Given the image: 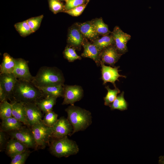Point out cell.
<instances>
[{
  "label": "cell",
  "instance_id": "obj_1",
  "mask_svg": "<svg viewBox=\"0 0 164 164\" xmlns=\"http://www.w3.org/2000/svg\"><path fill=\"white\" fill-rule=\"evenodd\" d=\"M44 96L41 90L31 82L18 79L13 92L12 101L22 104L36 103Z\"/></svg>",
  "mask_w": 164,
  "mask_h": 164
},
{
  "label": "cell",
  "instance_id": "obj_2",
  "mask_svg": "<svg viewBox=\"0 0 164 164\" xmlns=\"http://www.w3.org/2000/svg\"><path fill=\"white\" fill-rule=\"evenodd\" d=\"M65 79L62 72L56 67H41L31 82L37 87L64 85Z\"/></svg>",
  "mask_w": 164,
  "mask_h": 164
},
{
  "label": "cell",
  "instance_id": "obj_3",
  "mask_svg": "<svg viewBox=\"0 0 164 164\" xmlns=\"http://www.w3.org/2000/svg\"><path fill=\"white\" fill-rule=\"evenodd\" d=\"M65 111L67 118L73 127L72 135L85 130L92 123L91 114L89 111L74 105H70Z\"/></svg>",
  "mask_w": 164,
  "mask_h": 164
},
{
  "label": "cell",
  "instance_id": "obj_4",
  "mask_svg": "<svg viewBox=\"0 0 164 164\" xmlns=\"http://www.w3.org/2000/svg\"><path fill=\"white\" fill-rule=\"evenodd\" d=\"M49 145L50 153L58 158L67 157L76 154L79 151L76 142L69 139L67 136L54 139Z\"/></svg>",
  "mask_w": 164,
  "mask_h": 164
},
{
  "label": "cell",
  "instance_id": "obj_5",
  "mask_svg": "<svg viewBox=\"0 0 164 164\" xmlns=\"http://www.w3.org/2000/svg\"><path fill=\"white\" fill-rule=\"evenodd\" d=\"M31 128L37 149H43L47 145H49L52 137L51 127L47 126L42 121Z\"/></svg>",
  "mask_w": 164,
  "mask_h": 164
},
{
  "label": "cell",
  "instance_id": "obj_6",
  "mask_svg": "<svg viewBox=\"0 0 164 164\" xmlns=\"http://www.w3.org/2000/svg\"><path fill=\"white\" fill-rule=\"evenodd\" d=\"M8 132L11 138L17 139L28 149H37L31 129L23 126L19 129Z\"/></svg>",
  "mask_w": 164,
  "mask_h": 164
},
{
  "label": "cell",
  "instance_id": "obj_7",
  "mask_svg": "<svg viewBox=\"0 0 164 164\" xmlns=\"http://www.w3.org/2000/svg\"><path fill=\"white\" fill-rule=\"evenodd\" d=\"M52 137L53 139H59L72 135L73 127L67 118L61 117L51 127Z\"/></svg>",
  "mask_w": 164,
  "mask_h": 164
},
{
  "label": "cell",
  "instance_id": "obj_8",
  "mask_svg": "<svg viewBox=\"0 0 164 164\" xmlns=\"http://www.w3.org/2000/svg\"><path fill=\"white\" fill-rule=\"evenodd\" d=\"M111 35L113 39L114 45L118 51L122 55L127 53L128 51L127 44L131 38V36L124 32L117 26L114 27Z\"/></svg>",
  "mask_w": 164,
  "mask_h": 164
},
{
  "label": "cell",
  "instance_id": "obj_9",
  "mask_svg": "<svg viewBox=\"0 0 164 164\" xmlns=\"http://www.w3.org/2000/svg\"><path fill=\"white\" fill-rule=\"evenodd\" d=\"M83 95V91L78 85H66L64 87V100L63 105H74L76 102L80 101Z\"/></svg>",
  "mask_w": 164,
  "mask_h": 164
},
{
  "label": "cell",
  "instance_id": "obj_10",
  "mask_svg": "<svg viewBox=\"0 0 164 164\" xmlns=\"http://www.w3.org/2000/svg\"><path fill=\"white\" fill-rule=\"evenodd\" d=\"M23 104L25 110L27 126L31 127L42 121L43 114L36 103Z\"/></svg>",
  "mask_w": 164,
  "mask_h": 164
},
{
  "label": "cell",
  "instance_id": "obj_11",
  "mask_svg": "<svg viewBox=\"0 0 164 164\" xmlns=\"http://www.w3.org/2000/svg\"><path fill=\"white\" fill-rule=\"evenodd\" d=\"M101 78L104 84L107 82H110L115 87H116L115 82L116 81H119V77H126V76L121 75L119 73V66L113 67L110 66H106L104 63H101Z\"/></svg>",
  "mask_w": 164,
  "mask_h": 164
},
{
  "label": "cell",
  "instance_id": "obj_12",
  "mask_svg": "<svg viewBox=\"0 0 164 164\" xmlns=\"http://www.w3.org/2000/svg\"><path fill=\"white\" fill-rule=\"evenodd\" d=\"M0 85L5 91L7 99H13L14 88L18 80L13 73L0 74Z\"/></svg>",
  "mask_w": 164,
  "mask_h": 164
},
{
  "label": "cell",
  "instance_id": "obj_13",
  "mask_svg": "<svg viewBox=\"0 0 164 164\" xmlns=\"http://www.w3.org/2000/svg\"><path fill=\"white\" fill-rule=\"evenodd\" d=\"M13 73L19 80L31 82L33 78L29 69L27 62L22 58L17 59Z\"/></svg>",
  "mask_w": 164,
  "mask_h": 164
},
{
  "label": "cell",
  "instance_id": "obj_14",
  "mask_svg": "<svg viewBox=\"0 0 164 164\" xmlns=\"http://www.w3.org/2000/svg\"><path fill=\"white\" fill-rule=\"evenodd\" d=\"M122 55L118 51L114 45H111L101 51V63L114 67Z\"/></svg>",
  "mask_w": 164,
  "mask_h": 164
},
{
  "label": "cell",
  "instance_id": "obj_15",
  "mask_svg": "<svg viewBox=\"0 0 164 164\" xmlns=\"http://www.w3.org/2000/svg\"><path fill=\"white\" fill-rule=\"evenodd\" d=\"M82 45L84 50L81 56L92 59L97 65H101L100 54L101 51L93 43L91 44L89 42L84 43L83 42Z\"/></svg>",
  "mask_w": 164,
  "mask_h": 164
},
{
  "label": "cell",
  "instance_id": "obj_16",
  "mask_svg": "<svg viewBox=\"0 0 164 164\" xmlns=\"http://www.w3.org/2000/svg\"><path fill=\"white\" fill-rule=\"evenodd\" d=\"M28 149L26 145L12 138L7 142L5 148L6 153L11 158Z\"/></svg>",
  "mask_w": 164,
  "mask_h": 164
},
{
  "label": "cell",
  "instance_id": "obj_17",
  "mask_svg": "<svg viewBox=\"0 0 164 164\" xmlns=\"http://www.w3.org/2000/svg\"><path fill=\"white\" fill-rule=\"evenodd\" d=\"M12 116L27 126L25 108L23 104L15 101H11Z\"/></svg>",
  "mask_w": 164,
  "mask_h": 164
},
{
  "label": "cell",
  "instance_id": "obj_18",
  "mask_svg": "<svg viewBox=\"0 0 164 164\" xmlns=\"http://www.w3.org/2000/svg\"><path fill=\"white\" fill-rule=\"evenodd\" d=\"M37 87L42 92L44 96L54 97L57 98L60 97H63L64 85Z\"/></svg>",
  "mask_w": 164,
  "mask_h": 164
},
{
  "label": "cell",
  "instance_id": "obj_19",
  "mask_svg": "<svg viewBox=\"0 0 164 164\" xmlns=\"http://www.w3.org/2000/svg\"><path fill=\"white\" fill-rule=\"evenodd\" d=\"M16 64V59L13 58L7 53H4L0 65V74L13 73Z\"/></svg>",
  "mask_w": 164,
  "mask_h": 164
},
{
  "label": "cell",
  "instance_id": "obj_20",
  "mask_svg": "<svg viewBox=\"0 0 164 164\" xmlns=\"http://www.w3.org/2000/svg\"><path fill=\"white\" fill-rule=\"evenodd\" d=\"M1 129L5 132H9L22 128L24 125L12 116L2 120Z\"/></svg>",
  "mask_w": 164,
  "mask_h": 164
},
{
  "label": "cell",
  "instance_id": "obj_21",
  "mask_svg": "<svg viewBox=\"0 0 164 164\" xmlns=\"http://www.w3.org/2000/svg\"><path fill=\"white\" fill-rule=\"evenodd\" d=\"M68 41L73 46L79 48L83 41V35L79 29L74 27L71 28L69 32Z\"/></svg>",
  "mask_w": 164,
  "mask_h": 164
},
{
  "label": "cell",
  "instance_id": "obj_22",
  "mask_svg": "<svg viewBox=\"0 0 164 164\" xmlns=\"http://www.w3.org/2000/svg\"><path fill=\"white\" fill-rule=\"evenodd\" d=\"M79 29L83 35L90 39H94L98 35L92 22H86L80 24Z\"/></svg>",
  "mask_w": 164,
  "mask_h": 164
},
{
  "label": "cell",
  "instance_id": "obj_23",
  "mask_svg": "<svg viewBox=\"0 0 164 164\" xmlns=\"http://www.w3.org/2000/svg\"><path fill=\"white\" fill-rule=\"evenodd\" d=\"M56 99V97H46L44 99L40 100L36 103L41 111L46 113L52 111Z\"/></svg>",
  "mask_w": 164,
  "mask_h": 164
},
{
  "label": "cell",
  "instance_id": "obj_24",
  "mask_svg": "<svg viewBox=\"0 0 164 164\" xmlns=\"http://www.w3.org/2000/svg\"><path fill=\"white\" fill-rule=\"evenodd\" d=\"M124 92L122 91L111 104L110 107L111 110L117 109L123 111L127 109L128 104L124 97Z\"/></svg>",
  "mask_w": 164,
  "mask_h": 164
},
{
  "label": "cell",
  "instance_id": "obj_25",
  "mask_svg": "<svg viewBox=\"0 0 164 164\" xmlns=\"http://www.w3.org/2000/svg\"><path fill=\"white\" fill-rule=\"evenodd\" d=\"M93 44L101 51L108 47L114 45V41L111 35L108 34L104 35L101 38L96 40Z\"/></svg>",
  "mask_w": 164,
  "mask_h": 164
},
{
  "label": "cell",
  "instance_id": "obj_26",
  "mask_svg": "<svg viewBox=\"0 0 164 164\" xmlns=\"http://www.w3.org/2000/svg\"><path fill=\"white\" fill-rule=\"evenodd\" d=\"M92 22L98 35H105L111 32L108 25L104 23L102 18L97 19Z\"/></svg>",
  "mask_w": 164,
  "mask_h": 164
},
{
  "label": "cell",
  "instance_id": "obj_27",
  "mask_svg": "<svg viewBox=\"0 0 164 164\" xmlns=\"http://www.w3.org/2000/svg\"><path fill=\"white\" fill-rule=\"evenodd\" d=\"M105 88L107 90L108 92L106 96L104 97V104L110 107L117 97V94L120 93V91L116 87L114 89H110L109 86H106Z\"/></svg>",
  "mask_w": 164,
  "mask_h": 164
},
{
  "label": "cell",
  "instance_id": "obj_28",
  "mask_svg": "<svg viewBox=\"0 0 164 164\" xmlns=\"http://www.w3.org/2000/svg\"><path fill=\"white\" fill-rule=\"evenodd\" d=\"M12 108L7 100L0 102V117L1 120L12 116Z\"/></svg>",
  "mask_w": 164,
  "mask_h": 164
},
{
  "label": "cell",
  "instance_id": "obj_29",
  "mask_svg": "<svg viewBox=\"0 0 164 164\" xmlns=\"http://www.w3.org/2000/svg\"><path fill=\"white\" fill-rule=\"evenodd\" d=\"M14 26L20 35L22 36H26L33 33L27 20L16 23Z\"/></svg>",
  "mask_w": 164,
  "mask_h": 164
},
{
  "label": "cell",
  "instance_id": "obj_30",
  "mask_svg": "<svg viewBox=\"0 0 164 164\" xmlns=\"http://www.w3.org/2000/svg\"><path fill=\"white\" fill-rule=\"evenodd\" d=\"M31 153L30 151L27 149L11 158L10 164H24Z\"/></svg>",
  "mask_w": 164,
  "mask_h": 164
},
{
  "label": "cell",
  "instance_id": "obj_31",
  "mask_svg": "<svg viewBox=\"0 0 164 164\" xmlns=\"http://www.w3.org/2000/svg\"><path fill=\"white\" fill-rule=\"evenodd\" d=\"M58 115L52 111L45 113L43 122L47 126L51 127L57 121Z\"/></svg>",
  "mask_w": 164,
  "mask_h": 164
},
{
  "label": "cell",
  "instance_id": "obj_32",
  "mask_svg": "<svg viewBox=\"0 0 164 164\" xmlns=\"http://www.w3.org/2000/svg\"><path fill=\"white\" fill-rule=\"evenodd\" d=\"M43 17V15H41L31 18L27 20V22L33 32H35L39 28Z\"/></svg>",
  "mask_w": 164,
  "mask_h": 164
},
{
  "label": "cell",
  "instance_id": "obj_33",
  "mask_svg": "<svg viewBox=\"0 0 164 164\" xmlns=\"http://www.w3.org/2000/svg\"><path fill=\"white\" fill-rule=\"evenodd\" d=\"M63 53L65 57L69 62H73L81 59V57L76 53L74 49L69 47L67 46L65 48Z\"/></svg>",
  "mask_w": 164,
  "mask_h": 164
},
{
  "label": "cell",
  "instance_id": "obj_34",
  "mask_svg": "<svg viewBox=\"0 0 164 164\" xmlns=\"http://www.w3.org/2000/svg\"><path fill=\"white\" fill-rule=\"evenodd\" d=\"M49 5L51 9L54 13L61 11L63 8L62 4L57 0H50Z\"/></svg>",
  "mask_w": 164,
  "mask_h": 164
},
{
  "label": "cell",
  "instance_id": "obj_35",
  "mask_svg": "<svg viewBox=\"0 0 164 164\" xmlns=\"http://www.w3.org/2000/svg\"><path fill=\"white\" fill-rule=\"evenodd\" d=\"M65 8L67 10L82 5L84 0H65Z\"/></svg>",
  "mask_w": 164,
  "mask_h": 164
},
{
  "label": "cell",
  "instance_id": "obj_36",
  "mask_svg": "<svg viewBox=\"0 0 164 164\" xmlns=\"http://www.w3.org/2000/svg\"><path fill=\"white\" fill-rule=\"evenodd\" d=\"M86 6V5H81L71 9L67 10L65 12L73 16H78L82 13Z\"/></svg>",
  "mask_w": 164,
  "mask_h": 164
},
{
  "label": "cell",
  "instance_id": "obj_37",
  "mask_svg": "<svg viewBox=\"0 0 164 164\" xmlns=\"http://www.w3.org/2000/svg\"><path fill=\"white\" fill-rule=\"evenodd\" d=\"M5 132L2 130L0 131V151H2L5 148L7 143Z\"/></svg>",
  "mask_w": 164,
  "mask_h": 164
},
{
  "label": "cell",
  "instance_id": "obj_38",
  "mask_svg": "<svg viewBox=\"0 0 164 164\" xmlns=\"http://www.w3.org/2000/svg\"><path fill=\"white\" fill-rule=\"evenodd\" d=\"M7 100L6 94L2 87L0 85V101L2 102Z\"/></svg>",
  "mask_w": 164,
  "mask_h": 164
},
{
  "label": "cell",
  "instance_id": "obj_39",
  "mask_svg": "<svg viewBox=\"0 0 164 164\" xmlns=\"http://www.w3.org/2000/svg\"><path fill=\"white\" fill-rule=\"evenodd\" d=\"M159 163L164 164V155L160 156L159 157Z\"/></svg>",
  "mask_w": 164,
  "mask_h": 164
}]
</instances>
